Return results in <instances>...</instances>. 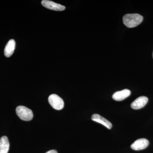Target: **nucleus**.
<instances>
[{"mask_svg":"<svg viewBox=\"0 0 153 153\" xmlns=\"http://www.w3.org/2000/svg\"><path fill=\"white\" fill-rule=\"evenodd\" d=\"M143 18L138 14H128L123 17V22L126 27L133 28L137 27L143 22Z\"/></svg>","mask_w":153,"mask_h":153,"instance_id":"nucleus-1","label":"nucleus"},{"mask_svg":"<svg viewBox=\"0 0 153 153\" xmlns=\"http://www.w3.org/2000/svg\"><path fill=\"white\" fill-rule=\"evenodd\" d=\"M17 115L21 120L25 121L31 120L33 117V114L31 110L25 106L20 105L16 108Z\"/></svg>","mask_w":153,"mask_h":153,"instance_id":"nucleus-2","label":"nucleus"},{"mask_svg":"<svg viewBox=\"0 0 153 153\" xmlns=\"http://www.w3.org/2000/svg\"><path fill=\"white\" fill-rule=\"evenodd\" d=\"M48 101L51 106L55 110H60L64 107L63 100L57 94H52L49 96Z\"/></svg>","mask_w":153,"mask_h":153,"instance_id":"nucleus-3","label":"nucleus"},{"mask_svg":"<svg viewBox=\"0 0 153 153\" xmlns=\"http://www.w3.org/2000/svg\"><path fill=\"white\" fill-rule=\"evenodd\" d=\"M41 4L45 7L52 10L62 11L66 9L65 7L62 5L48 0L42 1Z\"/></svg>","mask_w":153,"mask_h":153,"instance_id":"nucleus-4","label":"nucleus"},{"mask_svg":"<svg viewBox=\"0 0 153 153\" xmlns=\"http://www.w3.org/2000/svg\"><path fill=\"white\" fill-rule=\"evenodd\" d=\"M149 144V141L146 138H141L137 140L131 145V148L134 150L139 151L144 149Z\"/></svg>","mask_w":153,"mask_h":153,"instance_id":"nucleus-5","label":"nucleus"},{"mask_svg":"<svg viewBox=\"0 0 153 153\" xmlns=\"http://www.w3.org/2000/svg\"><path fill=\"white\" fill-rule=\"evenodd\" d=\"M148 100L149 99L146 97H140L132 102L131 106L133 109H140L146 105Z\"/></svg>","mask_w":153,"mask_h":153,"instance_id":"nucleus-6","label":"nucleus"},{"mask_svg":"<svg viewBox=\"0 0 153 153\" xmlns=\"http://www.w3.org/2000/svg\"><path fill=\"white\" fill-rule=\"evenodd\" d=\"M130 90L128 89H125L120 91L115 92L112 95V98L116 101H120L123 100L131 94Z\"/></svg>","mask_w":153,"mask_h":153,"instance_id":"nucleus-7","label":"nucleus"},{"mask_svg":"<svg viewBox=\"0 0 153 153\" xmlns=\"http://www.w3.org/2000/svg\"><path fill=\"white\" fill-rule=\"evenodd\" d=\"M91 119L94 121L101 124L108 128L111 129L112 128V125L111 123L100 115L97 114H93L91 116Z\"/></svg>","mask_w":153,"mask_h":153,"instance_id":"nucleus-8","label":"nucleus"},{"mask_svg":"<svg viewBox=\"0 0 153 153\" xmlns=\"http://www.w3.org/2000/svg\"><path fill=\"white\" fill-rule=\"evenodd\" d=\"M16 48V42L13 39L10 40L6 45L4 51L5 56L6 57H10L13 54Z\"/></svg>","mask_w":153,"mask_h":153,"instance_id":"nucleus-9","label":"nucleus"},{"mask_svg":"<svg viewBox=\"0 0 153 153\" xmlns=\"http://www.w3.org/2000/svg\"><path fill=\"white\" fill-rule=\"evenodd\" d=\"M10 149V143L7 136L0 139V153H8Z\"/></svg>","mask_w":153,"mask_h":153,"instance_id":"nucleus-10","label":"nucleus"},{"mask_svg":"<svg viewBox=\"0 0 153 153\" xmlns=\"http://www.w3.org/2000/svg\"><path fill=\"white\" fill-rule=\"evenodd\" d=\"M46 153H58L57 151L55 150H52L47 152Z\"/></svg>","mask_w":153,"mask_h":153,"instance_id":"nucleus-11","label":"nucleus"},{"mask_svg":"<svg viewBox=\"0 0 153 153\" xmlns=\"http://www.w3.org/2000/svg\"></svg>","mask_w":153,"mask_h":153,"instance_id":"nucleus-12","label":"nucleus"}]
</instances>
